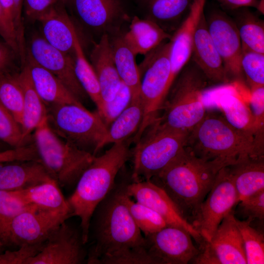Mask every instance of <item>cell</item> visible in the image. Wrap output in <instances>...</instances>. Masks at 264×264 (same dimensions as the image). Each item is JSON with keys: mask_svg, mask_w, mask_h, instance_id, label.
Returning <instances> with one entry per match:
<instances>
[{"mask_svg": "<svg viewBox=\"0 0 264 264\" xmlns=\"http://www.w3.org/2000/svg\"><path fill=\"white\" fill-rule=\"evenodd\" d=\"M129 182L115 183L96 208L91 219L93 243L88 264H154L125 202Z\"/></svg>", "mask_w": 264, "mask_h": 264, "instance_id": "cell-1", "label": "cell"}, {"mask_svg": "<svg viewBox=\"0 0 264 264\" xmlns=\"http://www.w3.org/2000/svg\"><path fill=\"white\" fill-rule=\"evenodd\" d=\"M226 166L198 157L186 146L152 182L162 188L192 225L219 171Z\"/></svg>", "mask_w": 264, "mask_h": 264, "instance_id": "cell-2", "label": "cell"}, {"mask_svg": "<svg viewBox=\"0 0 264 264\" xmlns=\"http://www.w3.org/2000/svg\"><path fill=\"white\" fill-rule=\"evenodd\" d=\"M131 157L126 141L113 144L101 155L94 156L79 178L74 192L67 201L72 216L80 220L84 242H88L92 215L115 183L120 170Z\"/></svg>", "mask_w": 264, "mask_h": 264, "instance_id": "cell-3", "label": "cell"}, {"mask_svg": "<svg viewBox=\"0 0 264 264\" xmlns=\"http://www.w3.org/2000/svg\"><path fill=\"white\" fill-rule=\"evenodd\" d=\"M186 146L197 156L226 166L247 157H263L253 134L238 130L223 117L206 112L189 132Z\"/></svg>", "mask_w": 264, "mask_h": 264, "instance_id": "cell-4", "label": "cell"}, {"mask_svg": "<svg viewBox=\"0 0 264 264\" xmlns=\"http://www.w3.org/2000/svg\"><path fill=\"white\" fill-rule=\"evenodd\" d=\"M208 82L190 59L174 81L159 121L170 128L190 132L206 113L203 94Z\"/></svg>", "mask_w": 264, "mask_h": 264, "instance_id": "cell-5", "label": "cell"}, {"mask_svg": "<svg viewBox=\"0 0 264 264\" xmlns=\"http://www.w3.org/2000/svg\"><path fill=\"white\" fill-rule=\"evenodd\" d=\"M189 132L170 128L158 118L131 151L133 181L151 180L158 175L186 146Z\"/></svg>", "mask_w": 264, "mask_h": 264, "instance_id": "cell-6", "label": "cell"}, {"mask_svg": "<svg viewBox=\"0 0 264 264\" xmlns=\"http://www.w3.org/2000/svg\"><path fill=\"white\" fill-rule=\"evenodd\" d=\"M34 132L38 157L52 178L62 187L76 184L95 155L59 136L49 126L47 118Z\"/></svg>", "mask_w": 264, "mask_h": 264, "instance_id": "cell-7", "label": "cell"}, {"mask_svg": "<svg viewBox=\"0 0 264 264\" xmlns=\"http://www.w3.org/2000/svg\"><path fill=\"white\" fill-rule=\"evenodd\" d=\"M169 40L147 53L138 66L141 77L140 98L143 118L133 135L135 143L145 131L159 117L169 90L174 81L170 61Z\"/></svg>", "mask_w": 264, "mask_h": 264, "instance_id": "cell-8", "label": "cell"}, {"mask_svg": "<svg viewBox=\"0 0 264 264\" xmlns=\"http://www.w3.org/2000/svg\"><path fill=\"white\" fill-rule=\"evenodd\" d=\"M47 122L61 138L95 155L100 150L108 128L96 110L74 104L47 107Z\"/></svg>", "mask_w": 264, "mask_h": 264, "instance_id": "cell-9", "label": "cell"}, {"mask_svg": "<svg viewBox=\"0 0 264 264\" xmlns=\"http://www.w3.org/2000/svg\"><path fill=\"white\" fill-rule=\"evenodd\" d=\"M239 202L228 166L218 172L192 223L204 241L209 242L224 218Z\"/></svg>", "mask_w": 264, "mask_h": 264, "instance_id": "cell-10", "label": "cell"}, {"mask_svg": "<svg viewBox=\"0 0 264 264\" xmlns=\"http://www.w3.org/2000/svg\"><path fill=\"white\" fill-rule=\"evenodd\" d=\"M71 216L33 207L16 216L0 235L3 244L17 246L44 242L50 233Z\"/></svg>", "mask_w": 264, "mask_h": 264, "instance_id": "cell-11", "label": "cell"}, {"mask_svg": "<svg viewBox=\"0 0 264 264\" xmlns=\"http://www.w3.org/2000/svg\"><path fill=\"white\" fill-rule=\"evenodd\" d=\"M192 261L198 264H247L242 239L234 210L221 221L211 240L205 241Z\"/></svg>", "mask_w": 264, "mask_h": 264, "instance_id": "cell-12", "label": "cell"}, {"mask_svg": "<svg viewBox=\"0 0 264 264\" xmlns=\"http://www.w3.org/2000/svg\"><path fill=\"white\" fill-rule=\"evenodd\" d=\"M81 231L66 221L57 227L45 241L41 251L26 264H80L87 261Z\"/></svg>", "mask_w": 264, "mask_h": 264, "instance_id": "cell-13", "label": "cell"}, {"mask_svg": "<svg viewBox=\"0 0 264 264\" xmlns=\"http://www.w3.org/2000/svg\"><path fill=\"white\" fill-rule=\"evenodd\" d=\"M147 250L154 264H186L199 250L185 229L168 225L145 237Z\"/></svg>", "mask_w": 264, "mask_h": 264, "instance_id": "cell-14", "label": "cell"}, {"mask_svg": "<svg viewBox=\"0 0 264 264\" xmlns=\"http://www.w3.org/2000/svg\"><path fill=\"white\" fill-rule=\"evenodd\" d=\"M212 41L220 56L230 79L242 78L241 66L242 46L236 24L232 18L223 11L215 9L205 16Z\"/></svg>", "mask_w": 264, "mask_h": 264, "instance_id": "cell-15", "label": "cell"}, {"mask_svg": "<svg viewBox=\"0 0 264 264\" xmlns=\"http://www.w3.org/2000/svg\"><path fill=\"white\" fill-rule=\"evenodd\" d=\"M26 54L58 78L81 103L88 97L76 75L73 56L58 50L40 37L32 39Z\"/></svg>", "mask_w": 264, "mask_h": 264, "instance_id": "cell-16", "label": "cell"}, {"mask_svg": "<svg viewBox=\"0 0 264 264\" xmlns=\"http://www.w3.org/2000/svg\"><path fill=\"white\" fill-rule=\"evenodd\" d=\"M127 193L136 201L159 214L169 225L182 228L188 232L199 248L204 240L194 226L182 216L173 200L160 187L150 180L129 182Z\"/></svg>", "mask_w": 264, "mask_h": 264, "instance_id": "cell-17", "label": "cell"}, {"mask_svg": "<svg viewBox=\"0 0 264 264\" xmlns=\"http://www.w3.org/2000/svg\"><path fill=\"white\" fill-rule=\"evenodd\" d=\"M82 22L97 32L116 35L121 25L130 22L121 0H67Z\"/></svg>", "mask_w": 264, "mask_h": 264, "instance_id": "cell-18", "label": "cell"}, {"mask_svg": "<svg viewBox=\"0 0 264 264\" xmlns=\"http://www.w3.org/2000/svg\"><path fill=\"white\" fill-rule=\"evenodd\" d=\"M190 59L208 81L218 84H227L229 82L222 59L209 34L204 13L195 33Z\"/></svg>", "mask_w": 264, "mask_h": 264, "instance_id": "cell-19", "label": "cell"}, {"mask_svg": "<svg viewBox=\"0 0 264 264\" xmlns=\"http://www.w3.org/2000/svg\"><path fill=\"white\" fill-rule=\"evenodd\" d=\"M206 0H193L189 11L169 40L170 61L175 80L190 60L198 24L204 13Z\"/></svg>", "mask_w": 264, "mask_h": 264, "instance_id": "cell-20", "label": "cell"}, {"mask_svg": "<svg viewBox=\"0 0 264 264\" xmlns=\"http://www.w3.org/2000/svg\"><path fill=\"white\" fill-rule=\"evenodd\" d=\"M60 0L42 14L37 19L42 25L44 39L52 46L73 56L75 26Z\"/></svg>", "mask_w": 264, "mask_h": 264, "instance_id": "cell-21", "label": "cell"}, {"mask_svg": "<svg viewBox=\"0 0 264 264\" xmlns=\"http://www.w3.org/2000/svg\"><path fill=\"white\" fill-rule=\"evenodd\" d=\"M90 64L97 77L103 101L109 102L116 94L121 83L114 58L110 37L103 34L94 44Z\"/></svg>", "mask_w": 264, "mask_h": 264, "instance_id": "cell-22", "label": "cell"}, {"mask_svg": "<svg viewBox=\"0 0 264 264\" xmlns=\"http://www.w3.org/2000/svg\"><path fill=\"white\" fill-rule=\"evenodd\" d=\"M51 179L40 160L14 161L0 165V190H22Z\"/></svg>", "mask_w": 264, "mask_h": 264, "instance_id": "cell-23", "label": "cell"}, {"mask_svg": "<svg viewBox=\"0 0 264 264\" xmlns=\"http://www.w3.org/2000/svg\"><path fill=\"white\" fill-rule=\"evenodd\" d=\"M24 64L28 67L35 89L46 107L64 104L84 106L58 78L39 65L27 54Z\"/></svg>", "mask_w": 264, "mask_h": 264, "instance_id": "cell-24", "label": "cell"}, {"mask_svg": "<svg viewBox=\"0 0 264 264\" xmlns=\"http://www.w3.org/2000/svg\"><path fill=\"white\" fill-rule=\"evenodd\" d=\"M171 36L153 21L137 16L131 19L128 30L122 34L124 41L135 56L145 55L169 40Z\"/></svg>", "mask_w": 264, "mask_h": 264, "instance_id": "cell-25", "label": "cell"}, {"mask_svg": "<svg viewBox=\"0 0 264 264\" xmlns=\"http://www.w3.org/2000/svg\"><path fill=\"white\" fill-rule=\"evenodd\" d=\"M16 76L23 93V114L21 127L23 136L27 140L31 132L47 118V109L34 88L28 67L25 64Z\"/></svg>", "mask_w": 264, "mask_h": 264, "instance_id": "cell-26", "label": "cell"}, {"mask_svg": "<svg viewBox=\"0 0 264 264\" xmlns=\"http://www.w3.org/2000/svg\"><path fill=\"white\" fill-rule=\"evenodd\" d=\"M212 96H205V103L209 110H220L230 125L254 136L250 108L240 96L229 90L216 93Z\"/></svg>", "mask_w": 264, "mask_h": 264, "instance_id": "cell-27", "label": "cell"}, {"mask_svg": "<svg viewBox=\"0 0 264 264\" xmlns=\"http://www.w3.org/2000/svg\"><path fill=\"white\" fill-rule=\"evenodd\" d=\"M239 202L264 190V157H247L228 166Z\"/></svg>", "mask_w": 264, "mask_h": 264, "instance_id": "cell-28", "label": "cell"}, {"mask_svg": "<svg viewBox=\"0 0 264 264\" xmlns=\"http://www.w3.org/2000/svg\"><path fill=\"white\" fill-rule=\"evenodd\" d=\"M193 0H145L146 17L171 35L187 14Z\"/></svg>", "mask_w": 264, "mask_h": 264, "instance_id": "cell-29", "label": "cell"}, {"mask_svg": "<svg viewBox=\"0 0 264 264\" xmlns=\"http://www.w3.org/2000/svg\"><path fill=\"white\" fill-rule=\"evenodd\" d=\"M56 181L49 180L16 191L29 204L39 209L72 216L71 209Z\"/></svg>", "mask_w": 264, "mask_h": 264, "instance_id": "cell-30", "label": "cell"}, {"mask_svg": "<svg viewBox=\"0 0 264 264\" xmlns=\"http://www.w3.org/2000/svg\"><path fill=\"white\" fill-rule=\"evenodd\" d=\"M110 38L116 67L121 80L130 89L131 100H140L141 77L135 56L124 41L122 35L117 34Z\"/></svg>", "mask_w": 264, "mask_h": 264, "instance_id": "cell-31", "label": "cell"}, {"mask_svg": "<svg viewBox=\"0 0 264 264\" xmlns=\"http://www.w3.org/2000/svg\"><path fill=\"white\" fill-rule=\"evenodd\" d=\"M242 49L264 54V22L247 7L233 11Z\"/></svg>", "mask_w": 264, "mask_h": 264, "instance_id": "cell-32", "label": "cell"}, {"mask_svg": "<svg viewBox=\"0 0 264 264\" xmlns=\"http://www.w3.org/2000/svg\"><path fill=\"white\" fill-rule=\"evenodd\" d=\"M73 57L77 78L102 117L104 110V102L99 83L92 66L85 56L77 33L74 38Z\"/></svg>", "mask_w": 264, "mask_h": 264, "instance_id": "cell-33", "label": "cell"}, {"mask_svg": "<svg viewBox=\"0 0 264 264\" xmlns=\"http://www.w3.org/2000/svg\"><path fill=\"white\" fill-rule=\"evenodd\" d=\"M143 118L141 100H132L127 108L114 119L108 128L102 147L110 143L126 141L138 130Z\"/></svg>", "mask_w": 264, "mask_h": 264, "instance_id": "cell-34", "label": "cell"}, {"mask_svg": "<svg viewBox=\"0 0 264 264\" xmlns=\"http://www.w3.org/2000/svg\"><path fill=\"white\" fill-rule=\"evenodd\" d=\"M0 103L21 126L23 114L22 91L16 75H0Z\"/></svg>", "mask_w": 264, "mask_h": 264, "instance_id": "cell-35", "label": "cell"}, {"mask_svg": "<svg viewBox=\"0 0 264 264\" xmlns=\"http://www.w3.org/2000/svg\"><path fill=\"white\" fill-rule=\"evenodd\" d=\"M125 202L135 223L144 237L169 225L156 212L144 204L132 200L128 193Z\"/></svg>", "mask_w": 264, "mask_h": 264, "instance_id": "cell-36", "label": "cell"}, {"mask_svg": "<svg viewBox=\"0 0 264 264\" xmlns=\"http://www.w3.org/2000/svg\"><path fill=\"white\" fill-rule=\"evenodd\" d=\"M235 221L242 239L247 264H264V234L252 227L247 219L240 220L235 217Z\"/></svg>", "mask_w": 264, "mask_h": 264, "instance_id": "cell-37", "label": "cell"}, {"mask_svg": "<svg viewBox=\"0 0 264 264\" xmlns=\"http://www.w3.org/2000/svg\"><path fill=\"white\" fill-rule=\"evenodd\" d=\"M34 207L26 202L16 191L0 190V235L16 216Z\"/></svg>", "mask_w": 264, "mask_h": 264, "instance_id": "cell-38", "label": "cell"}, {"mask_svg": "<svg viewBox=\"0 0 264 264\" xmlns=\"http://www.w3.org/2000/svg\"><path fill=\"white\" fill-rule=\"evenodd\" d=\"M241 66L250 88L264 86V54L242 49Z\"/></svg>", "mask_w": 264, "mask_h": 264, "instance_id": "cell-39", "label": "cell"}, {"mask_svg": "<svg viewBox=\"0 0 264 264\" xmlns=\"http://www.w3.org/2000/svg\"><path fill=\"white\" fill-rule=\"evenodd\" d=\"M0 140L12 148L26 145L21 126L0 103Z\"/></svg>", "mask_w": 264, "mask_h": 264, "instance_id": "cell-40", "label": "cell"}, {"mask_svg": "<svg viewBox=\"0 0 264 264\" xmlns=\"http://www.w3.org/2000/svg\"><path fill=\"white\" fill-rule=\"evenodd\" d=\"M132 99L129 88L121 81L119 88L112 100L104 103V110L101 117L108 127L127 108Z\"/></svg>", "mask_w": 264, "mask_h": 264, "instance_id": "cell-41", "label": "cell"}, {"mask_svg": "<svg viewBox=\"0 0 264 264\" xmlns=\"http://www.w3.org/2000/svg\"><path fill=\"white\" fill-rule=\"evenodd\" d=\"M250 110L252 115L254 137L264 139V86L250 88Z\"/></svg>", "mask_w": 264, "mask_h": 264, "instance_id": "cell-42", "label": "cell"}, {"mask_svg": "<svg viewBox=\"0 0 264 264\" xmlns=\"http://www.w3.org/2000/svg\"><path fill=\"white\" fill-rule=\"evenodd\" d=\"M239 211L251 222L264 219V190L244 198L238 203Z\"/></svg>", "mask_w": 264, "mask_h": 264, "instance_id": "cell-43", "label": "cell"}, {"mask_svg": "<svg viewBox=\"0 0 264 264\" xmlns=\"http://www.w3.org/2000/svg\"><path fill=\"white\" fill-rule=\"evenodd\" d=\"M44 242L23 244L19 247L17 250L6 251L0 254V264H26L29 259L41 251Z\"/></svg>", "mask_w": 264, "mask_h": 264, "instance_id": "cell-44", "label": "cell"}, {"mask_svg": "<svg viewBox=\"0 0 264 264\" xmlns=\"http://www.w3.org/2000/svg\"><path fill=\"white\" fill-rule=\"evenodd\" d=\"M23 1V0H13L15 8L14 27L18 46V56L22 62L25 60L27 51L24 27L22 18Z\"/></svg>", "mask_w": 264, "mask_h": 264, "instance_id": "cell-45", "label": "cell"}, {"mask_svg": "<svg viewBox=\"0 0 264 264\" xmlns=\"http://www.w3.org/2000/svg\"><path fill=\"white\" fill-rule=\"evenodd\" d=\"M0 35L18 56L16 34L13 23L8 18L0 1Z\"/></svg>", "mask_w": 264, "mask_h": 264, "instance_id": "cell-46", "label": "cell"}, {"mask_svg": "<svg viewBox=\"0 0 264 264\" xmlns=\"http://www.w3.org/2000/svg\"><path fill=\"white\" fill-rule=\"evenodd\" d=\"M59 0H23L22 9L28 19L37 20L42 14Z\"/></svg>", "mask_w": 264, "mask_h": 264, "instance_id": "cell-47", "label": "cell"}, {"mask_svg": "<svg viewBox=\"0 0 264 264\" xmlns=\"http://www.w3.org/2000/svg\"><path fill=\"white\" fill-rule=\"evenodd\" d=\"M15 55L14 50L7 44L4 41L0 42V75L7 72Z\"/></svg>", "mask_w": 264, "mask_h": 264, "instance_id": "cell-48", "label": "cell"}, {"mask_svg": "<svg viewBox=\"0 0 264 264\" xmlns=\"http://www.w3.org/2000/svg\"><path fill=\"white\" fill-rule=\"evenodd\" d=\"M223 7L233 11L243 7H254L257 8L259 0H216Z\"/></svg>", "mask_w": 264, "mask_h": 264, "instance_id": "cell-49", "label": "cell"}, {"mask_svg": "<svg viewBox=\"0 0 264 264\" xmlns=\"http://www.w3.org/2000/svg\"><path fill=\"white\" fill-rule=\"evenodd\" d=\"M6 16L14 26L15 8L13 0H0Z\"/></svg>", "mask_w": 264, "mask_h": 264, "instance_id": "cell-50", "label": "cell"}, {"mask_svg": "<svg viewBox=\"0 0 264 264\" xmlns=\"http://www.w3.org/2000/svg\"><path fill=\"white\" fill-rule=\"evenodd\" d=\"M3 245L2 244V243L0 242V248H1V247Z\"/></svg>", "mask_w": 264, "mask_h": 264, "instance_id": "cell-51", "label": "cell"}, {"mask_svg": "<svg viewBox=\"0 0 264 264\" xmlns=\"http://www.w3.org/2000/svg\"><path fill=\"white\" fill-rule=\"evenodd\" d=\"M62 0L64 1L65 2H66V0Z\"/></svg>", "mask_w": 264, "mask_h": 264, "instance_id": "cell-52", "label": "cell"}]
</instances>
